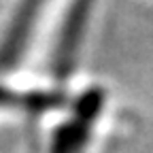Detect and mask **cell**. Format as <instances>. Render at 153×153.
<instances>
[{
    "instance_id": "1",
    "label": "cell",
    "mask_w": 153,
    "mask_h": 153,
    "mask_svg": "<svg viewBox=\"0 0 153 153\" xmlns=\"http://www.w3.org/2000/svg\"><path fill=\"white\" fill-rule=\"evenodd\" d=\"M0 106H24V108H30V111H45V108L55 106V98L53 96H45V94L19 96V94L0 85Z\"/></svg>"
}]
</instances>
